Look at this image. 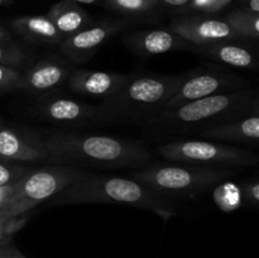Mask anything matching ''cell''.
I'll list each match as a JSON object with an SVG mask.
<instances>
[{
    "label": "cell",
    "mask_w": 259,
    "mask_h": 258,
    "mask_svg": "<svg viewBox=\"0 0 259 258\" xmlns=\"http://www.w3.org/2000/svg\"><path fill=\"white\" fill-rule=\"evenodd\" d=\"M47 161L80 168H141L151 159L143 144L93 134L52 133L42 139Z\"/></svg>",
    "instance_id": "1"
},
{
    "label": "cell",
    "mask_w": 259,
    "mask_h": 258,
    "mask_svg": "<svg viewBox=\"0 0 259 258\" xmlns=\"http://www.w3.org/2000/svg\"><path fill=\"white\" fill-rule=\"evenodd\" d=\"M51 204L128 205L152 211L163 219H169L177 214V207L167 195L131 177L101 175L91 171L52 197Z\"/></svg>",
    "instance_id": "2"
},
{
    "label": "cell",
    "mask_w": 259,
    "mask_h": 258,
    "mask_svg": "<svg viewBox=\"0 0 259 258\" xmlns=\"http://www.w3.org/2000/svg\"><path fill=\"white\" fill-rule=\"evenodd\" d=\"M189 73L132 77L115 95L95 106V123H132L147 119L163 109Z\"/></svg>",
    "instance_id": "3"
},
{
    "label": "cell",
    "mask_w": 259,
    "mask_h": 258,
    "mask_svg": "<svg viewBox=\"0 0 259 258\" xmlns=\"http://www.w3.org/2000/svg\"><path fill=\"white\" fill-rule=\"evenodd\" d=\"M88 169L67 164L28 168L13 184L12 192L0 206V219L10 235L27 222V214L37 205L51 200L63 189L80 180Z\"/></svg>",
    "instance_id": "4"
},
{
    "label": "cell",
    "mask_w": 259,
    "mask_h": 258,
    "mask_svg": "<svg viewBox=\"0 0 259 258\" xmlns=\"http://www.w3.org/2000/svg\"><path fill=\"white\" fill-rule=\"evenodd\" d=\"M253 105H257V91L239 88L190 101L171 110L159 111L146 121L166 131L192 132L199 128L202 131L223 121L249 115Z\"/></svg>",
    "instance_id": "5"
},
{
    "label": "cell",
    "mask_w": 259,
    "mask_h": 258,
    "mask_svg": "<svg viewBox=\"0 0 259 258\" xmlns=\"http://www.w3.org/2000/svg\"><path fill=\"white\" fill-rule=\"evenodd\" d=\"M240 168L199 166H152L132 172L131 179L161 194H191L234 176Z\"/></svg>",
    "instance_id": "6"
},
{
    "label": "cell",
    "mask_w": 259,
    "mask_h": 258,
    "mask_svg": "<svg viewBox=\"0 0 259 258\" xmlns=\"http://www.w3.org/2000/svg\"><path fill=\"white\" fill-rule=\"evenodd\" d=\"M157 152L167 161L199 166L243 168L258 162L249 149L210 139H177L159 146Z\"/></svg>",
    "instance_id": "7"
},
{
    "label": "cell",
    "mask_w": 259,
    "mask_h": 258,
    "mask_svg": "<svg viewBox=\"0 0 259 258\" xmlns=\"http://www.w3.org/2000/svg\"><path fill=\"white\" fill-rule=\"evenodd\" d=\"M242 85L243 80L240 77L218 70L200 71L195 75L189 73L176 94L164 104L161 111L171 110L190 101L199 100L214 94L235 90L242 88Z\"/></svg>",
    "instance_id": "8"
},
{
    "label": "cell",
    "mask_w": 259,
    "mask_h": 258,
    "mask_svg": "<svg viewBox=\"0 0 259 258\" xmlns=\"http://www.w3.org/2000/svg\"><path fill=\"white\" fill-rule=\"evenodd\" d=\"M169 29L187 43L196 46L240 39L239 35L230 28L225 20L212 19V18H177L171 23Z\"/></svg>",
    "instance_id": "9"
},
{
    "label": "cell",
    "mask_w": 259,
    "mask_h": 258,
    "mask_svg": "<svg viewBox=\"0 0 259 258\" xmlns=\"http://www.w3.org/2000/svg\"><path fill=\"white\" fill-rule=\"evenodd\" d=\"M123 24L105 22L94 27H86L73 34L65 37L60 42L63 55L73 62H85L110 35L118 32Z\"/></svg>",
    "instance_id": "10"
},
{
    "label": "cell",
    "mask_w": 259,
    "mask_h": 258,
    "mask_svg": "<svg viewBox=\"0 0 259 258\" xmlns=\"http://www.w3.org/2000/svg\"><path fill=\"white\" fill-rule=\"evenodd\" d=\"M132 77L124 73L80 70L68 76V86L81 95L104 100L118 94Z\"/></svg>",
    "instance_id": "11"
},
{
    "label": "cell",
    "mask_w": 259,
    "mask_h": 258,
    "mask_svg": "<svg viewBox=\"0 0 259 258\" xmlns=\"http://www.w3.org/2000/svg\"><path fill=\"white\" fill-rule=\"evenodd\" d=\"M45 159H47V152L42 139L7 126L0 128V161L35 162Z\"/></svg>",
    "instance_id": "12"
},
{
    "label": "cell",
    "mask_w": 259,
    "mask_h": 258,
    "mask_svg": "<svg viewBox=\"0 0 259 258\" xmlns=\"http://www.w3.org/2000/svg\"><path fill=\"white\" fill-rule=\"evenodd\" d=\"M199 136L200 138L217 142H257L259 139V116L258 114H252L223 121L202 129Z\"/></svg>",
    "instance_id": "13"
},
{
    "label": "cell",
    "mask_w": 259,
    "mask_h": 258,
    "mask_svg": "<svg viewBox=\"0 0 259 258\" xmlns=\"http://www.w3.org/2000/svg\"><path fill=\"white\" fill-rule=\"evenodd\" d=\"M126 45L143 56H158L190 47V43L182 39L171 29H153L136 33L128 37Z\"/></svg>",
    "instance_id": "14"
},
{
    "label": "cell",
    "mask_w": 259,
    "mask_h": 258,
    "mask_svg": "<svg viewBox=\"0 0 259 258\" xmlns=\"http://www.w3.org/2000/svg\"><path fill=\"white\" fill-rule=\"evenodd\" d=\"M38 113L45 120L61 124L93 121L95 106L67 98H55L43 101Z\"/></svg>",
    "instance_id": "15"
},
{
    "label": "cell",
    "mask_w": 259,
    "mask_h": 258,
    "mask_svg": "<svg viewBox=\"0 0 259 258\" xmlns=\"http://www.w3.org/2000/svg\"><path fill=\"white\" fill-rule=\"evenodd\" d=\"M70 76L68 67L53 61H43L23 75L22 90L28 93H47L65 82Z\"/></svg>",
    "instance_id": "16"
},
{
    "label": "cell",
    "mask_w": 259,
    "mask_h": 258,
    "mask_svg": "<svg viewBox=\"0 0 259 258\" xmlns=\"http://www.w3.org/2000/svg\"><path fill=\"white\" fill-rule=\"evenodd\" d=\"M12 28L24 40L34 45H60L63 39L47 15H29L17 18L12 22Z\"/></svg>",
    "instance_id": "17"
},
{
    "label": "cell",
    "mask_w": 259,
    "mask_h": 258,
    "mask_svg": "<svg viewBox=\"0 0 259 258\" xmlns=\"http://www.w3.org/2000/svg\"><path fill=\"white\" fill-rule=\"evenodd\" d=\"M234 40L211 43L206 46H199V50L211 60L222 62L224 65L238 68H250L255 70L258 66L257 57L248 47L243 45H235Z\"/></svg>",
    "instance_id": "18"
},
{
    "label": "cell",
    "mask_w": 259,
    "mask_h": 258,
    "mask_svg": "<svg viewBox=\"0 0 259 258\" xmlns=\"http://www.w3.org/2000/svg\"><path fill=\"white\" fill-rule=\"evenodd\" d=\"M47 17L63 38L83 29L91 22L88 13L71 0H62L53 5Z\"/></svg>",
    "instance_id": "19"
},
{
    "label": "cell",
    "mask_w": 259,
    "mask_h": 258,
    "mask_svg": "<svg viewBox=\"0 0 259 258\" xmlns=\"http://www.w3.org/2000/svg\"><path fill=\"white\" fill-rule=\"evenodd\" d=\"M225 22L240 38L259 37V14H253L248 10H237L230 13Z\"/></svg>",
    "instance_id": "20"
},
{
    "label": "cell",
    "mask_w": 259,
    "mask_h": 258,
    "mask_svg": "<svg viewBox=\"0 0 259 258\" xmlns=\"http://www.w3.org/2000/svg\"><path fill=\"white\" fill-rule=\"evenodd\" d=\"M110 7L126 14H142L153 9L159 0H108Z\"/></svg>",
    "instance_id": "21"
},
{
    "label": "cell",
    "mask_w": 259,
    "mask_h": 258,
    "mask_svg": "<svg viewBox=\"0 0 259 258\" xmlns=\"http://www.w3.org/2000/svg\"><path fill=\"white\" fill-rule=\"evenodd\" d=\"M25 61V55L9 42H0V65L17 68Z\"/></svg>",
    "instance_id": "22"
},
{
    "label": "cell",
    "mask_w": 259,
    "mask_h": 258,
    "mask_svg": "<svg viewBox=\"0 0 259 258\" xmlns=\"http://www.w3.org/2000/svg\"><path fill=\"white\" fill-rule=\"evenodd\" d=\"M23 75L17 68L0 65V91L22 90Z\"/></svg>",
    "instance_id": "23"
},
{
    "label": "cell",
    "mask_w": 259,
    "mask_h": 258,
    "mask_svg": "<svg viewBox=\"0 0 259 258\" xmlns=\"http://www.w3.org/2000/svg\"><path fill=\"white\" fill-rule=\"evenodd\" d=\"M28 167L20 164H8L0 162V187L13 185L25 174Z\"/></svg>",
    "instance_id": "24"
},
{
    "label": "cell",
    "mask_w": 259,
    "mask_h": 258,
    "mask_svg": "<svg viewBox=\"0 0 259 258\" xmlns=\"http://www.w3.org/2000/svg\"><path fill=\"white\" fill-rule=\"evenodd\" d=\"M232 0H191L192 7L202 12L214 13L227 7Z\"/></svg>",
    "instance_id": "25"
},
{
    "label": "cell",
    "mask_w": 259,
    "mask_h": 258,
    "mask_svg": "<svg viewBox=\"0 0 259 258\" xmlns=\"http://www.w3.org/2000/svg\"><path fill=\"white\" fill-rule=\"evenodd\" d=\"M243 194H244L245 199L252 201L254 205H258L259 202V184L257 180H252V181L247 182L243 189Z\"/></svg>",
    "instance_id": "26"
},
{
    "label": "cell",
    "mask_w": 259,
    "mask_h": 258,
    "mask_svg": "<svg viewBox=\"0 0 259 258\" xmlns=\"http://www.w3.org/2000/svg\"><path fill=\"white\" fill-rule=\"evenodd\" d=\"M9 239H10V234L7 232L4 223H3L2 219H0V245L8 244V243H9Z\"/></svg>",
    "instance_id": "27"
},
{
    "label": "cell",
    "mask_w": 259,
    "mask_h": 258,
    "mask_svg": "<svg viewBox=\"0 0 259 258\" xmlns=\"http://www.w3.org/2000/svg\"><path fill=\"white\" fill-rule=\"evenodd\" d=\"M13 185H8V186H2L0 187V206L4 204V201L7 200V197L9 196V194L12 192Z\"/></svg>",
    "instance_id": "28"
},
{
    "label": "cell",
    "mask_w": 259,
    "mask_h": 258,
    "mask_svg": "<svg viewBox=\"0 0 259 258\" xmlns=\"http://www.w3.org/2000/svg\"><path fill=\"white\" fill-rule=\"evenodd\" d=\"M8 257L9 258H25L24 255L22 254V252H20L18 248L13 247V245L8 244Z\"/></svg>",
    "instance_id": "29"
},
{
    "label": "cell",
    "mask_w": 259,
    "mask_h": 258,
    "mask_svg": "<svg viewBox=\"0 0 259 258\" xmlns=\"http://www.w3.org/2000/svg\"><path fill=\"white\" fill-rule=\"evenodd\" d=\"M159 2H163L169 7H184V5L190 4L191 0H159Z\"/></svg>",
    "instance_id": "30"
},
{
    "label": "cell",
    "mask_w": 259,
    "mask_h": 258,
    "mask_svg": "<svg viewBox=\"0 0 259 258\" xmlns=\"http://www.w3.org/2000/svg\"><path fill=\"white\" fill-rule=\"evenodd\" d=\"M247 10L253 14H259V0H248Z\"/></svg>",
    "instance_id": "31"
},
{
    "label": "cell",
    "mask_w": 259,
    "mask_h": 258,
    "mask_svg": "<svg viewBox=\"0 0 259 258\" xmlns=\"http://www.w3.org/2000/svg\"><path fill=\"white\" fill-rule=\"evenodd\" d=\"M9 40H10L9 32L0 25V42H9Z\"/></svg>",
    "instance_id": "32"
},
{
    "label": "cell",
    "mask_w": 259,
    "mask_h": 258,
    "mask_svg": "<svg viewBox=\"0 0 259 258\" xmlns=\"http://www.w3.org/2000/svg\"><path fill=\"white\" fill-rule=\"evenodd\" d=\"M0 258H9L8 257V244L0 245Z\"/></svg>",
    "instance_id": "33"
},
{
    "label": "cell",
    "mask_w": 259,
    "mask_h": 258,
    "mask_svg": "<svg viewBox=\"0 0 259 258\" xmlns=\"http://www.w3.org/2000/svg\"><path fill=\"white\" fill-rule=\"evenodd\" d=\"M71 2L82 3V4H93V3H95L96 0H71Z\"/></svg>",
    "instance_id": "34"
}]
</instances>
